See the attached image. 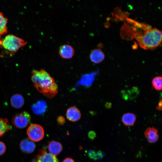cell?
<instances>
[{
    "instance_id": "1",
    "label": "cell",
    "mask_w": 162,
    "mask_h": 162,
    "mask_svg": "<svg viewBox=\"0 0 162 162\" xmlns=\"http://www.w3.org/2000/svg\"><path fill=\"white\" fill-rule=\"evenodd\" d=\"M31 80L34 86L40 93L52 98L58 92V87L54 80L50 74L43 69L32 71Z\"/></svg>"
},
{
    "instance_id": "2",
    "label": "cell",
    "mask_w": 162,
    "mask_h": 162,
    "mask_svg": "<svg viewBox=\"0 0 162 162\" xmlns=\"http://www.w3.org/2000/svg\"><path fill=\"white\" fill-rule=\"evenodd\" d=\"M135 39L140 46L145 50H153L160 46L162 42L161 31L156 28L147 27L141 33L136 34Z\"/></svg>"
},
{
    "instance_id": "3",
    "label": "cell",
    "mask_w": 162,
    "mask_h": 162,
    "mask_svg": "<svg viewBox=\"0 0 162 162\" xmlns=\"http://www.w3.org/2000/svg\"><path fill=\"white\" fill-rule=\"evenodd\" d=\"M27 43L23 39L12 34H8L0 39V47L13 53L24 46Z\"/></svg>"
},
{
    "instance_id": "4",
    "label": "cell",
    "mask_w": 162,
    "mask_h": 162,
    "mask_svg": "<svg viewBox=\"0 0 162 162\" xmlns=\"http://www.w3.org/2000/svg\"><path fill=\"white\" fill-rule=\"evenodd\" d=\"M27 133L30 140L36 142L42 140L44 135V130L43 127L37 124L31 125L27 129Z\"/></svg>"
},
{
    "instance_id": "5",
    "label": "cell",
    "mask_w": 162,
    "mask_h": 162,
    "mask_svg": "<svg viewBox=\"0 0 162 162\" xmlns=\"http://www.w3.org/2000/svg\"><path fill=\"white\" fill-rule=\"evenodd\" d=\"M31 120L30 114L27 112L23 111L15 115L12 119V122L16 128L22 129L26 127Z\"/></svg>"
},
{
    "instance_id": "6",
    "label": "cell",
    "mask_w": 162,
    "mask_h": 162,
    "mask_svg": "<svg viewBox=\"0 0 162 162\" xmlns=\"http://www.w3.org/2000/svg\"><path fill=\"white\" fill-rule=\"evenodd\" d=\"M58 53L59 55L62 58L69 59L71 58L74 56L75 51L71 46L68 44H64L60 47Z\"/></svg>"
},
{
    "instance_id": "7",
    "label": "cell",
    "mask_w": 162,
    "mask_h": 162,
    "mask_svg": "<svg viewBox=\"0 0 162 162\" xmlns=\"http://www.w3.org/2000/svg\"><path fill=\"white\" fill-rule=\"evenodd\" d=\"M35 161V162H59L56 156L46 152L44 150H41L37 155Z\"/></svg>"
},
{
    "instance_id": "8",
    "label": "cell",
    "mask_w": 162,
    "mask_h": 162,
    "mask_svg": "<svg viewBox=\"0 0 162 162\" xmlns=\"http://www.w3.org/2000/svg\"><path fill=\"white\" fill-rule=\"evenodd\" d=\"M20 146L22 152L27 154L33 152L35 148V143L28 138L22 140L20 143Z\"/></svg>"
},
{
    "instance_id": "9",
    "label": "cell",
    "mask_w": 162,
    "mask_h": 162,
    "mask_svg": "<svg viewBox=\"0 0 162 162\" xmlns=\"http://www.w3.org/2000/svg\"><path fill=\"white\" fill-rule=\"evenodd\" d=\"M67 118L70 121L75 122L79 120L81 117L80 111L76 106H74L68 108L66 112Z\"/></svg>"
},
{
    "instance_id": "10",
    "label": "cell",
    "mask_w": 162,
    "mask_h": 162,
    "mask_svg": "<svg viewBox=\"0 0 162 162\" xmlns=\"http://www.w3.org/2000/svg\"><path fill=\"white\" fill-rule=\"evenodd\" d=\"M89 57L92 62L98 64L104 60L105 55L101 50L96 49L92 51L90 54Z\"/></svg>"
},
{
    "instance_id": "11",
    "label": "cell",
    "mask_w": 162,
    "mask_h": 162,
    "mask_svg": "<svg viewBox=\"0 0 162 162\" xmlns=\"http://www.w3.org/2000/svg\"><path fill=\"white\" fill-rule=\"evenodd\" d=\"M144 135L148 142L150 143L156 142L159 138L158 130L154 127L148 128L144 132Z\"/></svg>"
},
{
    "instance_id": "12",
    "label": "cell",
    "mask_w": 162,
    "mask_h": 162,
    "mask_svg": "<svg viewBox=\"0 0 162 162\" xmlns=\"http://www.w3.org/2000/svg\"><path fill=\"white\" fill-rule=\"evenodd\" d=\"M48 149L50 153L56 156L62 152L63 147L62 144L54 140L50 141L48 144Z\"/></svg>"
},
{
    "instance_id": "13",
    "label": "cell",
    "mask_w": 162,
    "mask_h": 162,
    "mask_svg": "<svg viewBox=\"0 0 162 162\" xmlns=\"http://www.w3.org/2000/svg\"><path fill=\"white\" fill-rule=\"evenodd\" d=\"M32 109L34 114L40 115L43 114L46 110V104L43 100H39L32 105Z\"/></svg>"
},
{
    "instance_id": "14",
    "label": "cell",
    "mask_w": 162,
    "mask_h": 162,
    "mask_svg": "<svg viewBox=\"0 0 162 162\" xmlns=\"http://www.w3.org/2000/svg\"><path fill=\"white\" fill-rule=\"evenodd\" d=\"M10 102L11 105L14 107L19 109L23 105L24 100L23 97L21 94H17L11 97Z\"/></svg>"
},
{
    "instance_id": "15",
    "label": "cell",
    "mask_w": 162,
    "mask_h": 162,
    "mask_svg": "<svg viewBox=\"0 0 162 162\" xmlns=\"http://www.w3.org/2000/svg\"><path fill=\"white\" fill-rule=\"evenodd\" d=\"M136 116L132 113H127L123 115L122 121L124 124L126 126H133L136 120Z\"/></svg>"
},
{
    "instance_id": "16",
    "label": "cell",
    "mask_w": 162,
    "mask_h": 162,
    "mask_svg": "<svg viewBox=\"0 0 162 162\" xmlns=\"http://www.w3.org/2000/svg\"><path fill=\"white\" fill-rule=\"evenodd\" d=\"M8 19L4 16L2 13L0 12V39L1 36L8 32Z\"/></svg>"
},
{
    "instance_id": "17",
    "label": "cell",
    "mask_w": 162,
    "mask_h": 162,
    "mask_svg": "<svg viewBox=\"0 0 162 162\" xmlns=\"http://www.w3.org/2000/svg\"><path fill=\"white\" fill-rule=\"evenodd\" d=\"M12 128L8 120L6 118H0V136Z\"/></svg>"
},
{
    "instance_id": "18",
    "label": "cell",
    "mask_w": 162,
    "mask_h": 162,
    "mask_svg": "<svg viewBox=\"0 0 162 162\" xmlns=\"http://www.w3.org/2000/svg\"><path fill=\"white\" fill-rule=\"evenodd\" d=\"M153 87L157 91H160L162 87V78L161 76H157L154 78L152 81Z\"/></svg>"
},
{
    "instance_id": "19",
    "label": "cell",
    "mask_w": 162,
    "mask_h": 162,
    "mask_svg": "<svg viewBox=\"0 0 162 162\" xmlns=\"http://www.w3.org/2000/svg\"><path fill=\"white\" fill-rule=\"evenodd\" d=\"M88 155L90 158L94 160H97L99 158L98 152L97 153L93 150H90L88 152Z\"/></svg>"
},
{
    "instance_id": "20",
    "label": "cell",
    "mask_w": 162,
    "mask_h": 162,
    "mask_svg": "<svg viewBox=\"0 0 162 162\" xmlns=\"http://www.w3.org/2000/svg\"><path fill=\"white\" fill-rule=\"evenodd\" d=\"M6 147L5 144L0 141V155H2L5 152Z\"/></svg>"
},
{
    "instance_id": "21",
    "label": "cell",
    "mask_w": 162,
    "mask_h": 162,
    "mask_svg": "<svg viewBox=\"0 0 162 162\" xmlns=\"http://www.w3.org/2000/svg\"><path fill=\"white\" fill-rule=\"evenodd\" d=\"M57 120L58 123L61 125L63 124L65 122L64 118L61 116H58L57 118Z\"/></svg>"
},
{
    "instance_id": "22",
    "label": "cell",
    "mask_w": 162,
    "mask_h": 162,
    "mask_svg": "<svg viewBox=\"0 0 162 162\" xmlns=\"http://www.w3.org/2000/svg\"><path fill=\"white\" fill-rule=\"evenodd\" d=\"M88 135L89 138L92 140L94 139L96 136L95 133L93 131L89 132L88 133Z\"/></svg>"
},
{
    "instance_id": "23",
    "label": "cell",
    "mask_w": 162,
    "mask_h": 162,
    "mask_svg": "<svg viewBox=\"0 0 162 162\" xmlns=\"http://www.w3.org/2000/svg\"><path fill=\"white\" fill-rule=\"evenodd\" d=\"M62 162H75L74 160L71 158L68 157L65 158Z\"/></svg>"
},
{
    "instance_id": "24",
    "label": "cell",
    "mask_w": 162,
    "mask_h": 162,
    "mask_svg": "<svg viewBox=\"0 0 162 162\" xmlns=\"http://www.w3.org/2000/svg\"><path fill=\"white\" fill-rule=\"evenodd\" d=\"M162 99H160L158 104V106L156 108L157 110H162Z\"/></svg>"
},
{
    "instance_id": "25",
    "label": "cell",
    "mask_w": 162,
    "mask_h": 162,
    "mask_svg": "<svg viewBox=\"0 0 162 162\" xmlns=\"http://www.w3.org/2000/svg\"><path fill=\"white\" fill-rule=\"evenodd\" d=\"M111 106H112L111 104L110 103L107 102L105 104L106 107L107 108H108V109H109L111 108Z\"/></svg>"
}]
</instances>
